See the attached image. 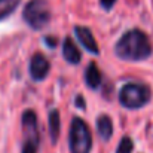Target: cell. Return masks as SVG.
Listing matches in <instances>:
<instances>
[{"instance_id": "13", "label": "cell", "mask_w": 153, "mask_h": 153, "mask_svg": "<svg viewBox=\"0 0 153 153\" xmlns=\"http://www.w3.org/2000/svg\"><path fill=\"white\" fill-rule=\"evenodd\" d=\"M116 3V0H101V6L104 9H111V6Z\"/></svg>"}, {"instance_id": "4", "label": "cell", "mask_w": 153, "mask_h": 153, "mask_svg": "<svg viewBox=\"0 0 153 153\" xmlns=\"http://www.w3.org/2000/svg\"><path fill=\"white\" fill-rule=\"evenodd\" d=\"M24 21L34 30L43 28L51 19V7L46 0H30L22 12Z\"/></svg>"}, {"instance_id": "5", "label": "cell", "mask_w": 153, "mask_h": 153, "mask_svg": "<svg viewBox=\"0 0 153 153\" xmlns=\"http://www.w3.org/2000/svg\"><path fill=\"white\" fill-rule=\"evenodd\" d=\"M49 61L43 53H34L30 61V74L34 80H43L49 73Z\"/></svg>"}, {"instance_id": "14", "label": "cell", "mask_w": 153, "mask_h": 153, "mask_svg": "<svg viewBox=\"0 0 153 153\" xmlns=\"http://www.w3.org/2000/svg\"><path fill=\"white\" fill-rule=\"evenodd\" d=\"M76 105L80 107V108H85V101H83V97L82 95H77L76 97Z\"/></svg>"}, {"instance_id": "7", "label": "cell", "mask_w": 153, "mask_h": 153, "mask_svg": "<svg viewBox=\"0 0 153 153\" xmlns=\"http://www.w3.org/2000/svg\"><path fill=\"white\" fill-rule=\"evenodd\" d=\"M62 55L65 58V61H68L70 64H77L80 62V58H82V53L77 49V46L74 45V42L67 37L64 40V45H62Z\"/></svg>"}, {"instance_id": "9", "label": "cell", "mask_w": 153, "mask_h": 153, "mask_svg": "<svg viewBox=\"0 0 153 153\" xmlns=\"http://www.w3.org/2000/svg\"><path fill=\"white\" fill-rule=\"evenodd\" d=\"M97 129L102 140H108L113 135V122L107 114H102L97 119Z\"/></svg>"}, {"instance_id": "8", "label": "cell", "mask_w": 153, "mask_h": 153, "mask_svg": "<svg viewBox=\"0 0 153 153\" xmlns=\"http://www.w3.org/2000/svg\"><path fill=\"white\" fill-rule=\"evenodd\" d=\"M85 80H86V85L92 89L98 88L100 83H101V71L100 68L97 67V64H89L86 71H85Z\"/></svg>"}, {"instance_id": "2", "label": "cell", "mask_w": 153, "mask_h": 153, "mask_svg": "<svg viewBox=\"0 0 153 153\" xmlns=\"http://www.w3.org/2000/svg\"><path fill=\"white\" fill-rule=\"evenodd\" d=\"M150 88L143 83H126L119 92L120 104L126 108H140L150 101Z\"/></svg>"}, {"instance_id": "6", "label": "cell", "mask_w": 153, "mask_h": 153, "mask_svg": "<svg viewBox=\"0 0 153 153\" xmlns=\"http://www.w3.org/2000/svg\"><path fill=\"white\" fill-rule=\"evenodd\" d=\"M74 33H76V37L79 39L80 45L88 52H92V53H98L100 52L98 51V45L95 42V37L92 36L89 28H86V27H76Z\"/></svg>"}, {"instance_id": "12", "label": "cell", "mask_w": 153, "mask_h": 153, "mask_svg": "<svg viewBox=\"0 0 153 153\" xmlns=\"http://www.w3.org/2000/svg\"><path fill=\"white\" fill-rule=\"evenodd\" d=\"M132 149H134V143H132V140H131L129 137H123V138L120 140L119 146H117L116 153H131L132 152Z\"/></svg>"}, {"instance_id": "11", "label": "cell", "mask_w": 153, "mask_h": 153, "mask_svg": "<svg viewBox=\"0 0 153 153\" xmlns=\"http://www.w3.org/2000/svg\"><path fill=\"white\" fill-rule=\"evenodd\" d=\"M19 4V0H0V19L9 16L16 6Z\"/></svg>"}, {"instance_id": "15", "label": "cell", "mask_w": 153, "mask_h": 153, "mask_svg": "<svg viewBox=\"0 0 153 153\" xmlns=\"http://www.w3.org/2000/svg\"><path fill=\"white\" fill-rule=\"evenodd\" d=\"M56 42H58V40H56V39H53L52 36H49V37L46 39V43H48L49 46H55V45H56Z\"/></svg>"}, {"instance_id": "3", "label": "cell", "mask_w": 153, "mask_h": 153, "mask_svg": "<svg viewBox=\"0 0 153 153\" xmlns=\"http://www.w3.org/2000/svg\"><path fill=\"white\" fill-rule=\"evenodd\" d=\"M92 149V137L89 126L80 117H74L70 128V150L71 153H89Z\"/></svg>"}, {"instance_id": "10", "label": "cell", "mask_w": 153, "mask_h": 153, "mask_svg": "<svg viewBox=\"0 0 153 153\" xmlns=\"http://www.w3.org/2000/svg\"><path fill=\"white\" fill-rule=\"evenodd\" d=\"M59 111L58 110H52L49 114V134H51L52 143H55L58 140L59 135Z\"/></svg>"}, {"instance_id": "1", "label": "cell", "mask_w": 153, "mask_h": 153, "mask_svg": "<svg viewBox=\"0 0 153 153\" xmlns=\"http://www.w3.org/2000/svg\"><path fill=\"white\" fill-rule=\"evenodd\" d=\"M114 52L119 58L126 61H143L150 56L152 45L147 34L141 30L126 31L114 46Z\"/></svg>"}]
</instances>
